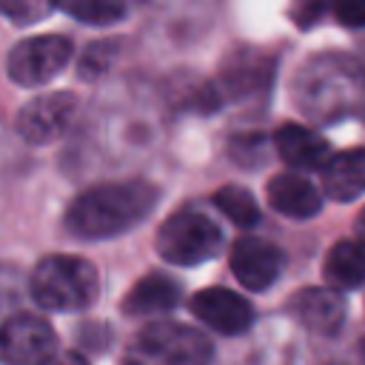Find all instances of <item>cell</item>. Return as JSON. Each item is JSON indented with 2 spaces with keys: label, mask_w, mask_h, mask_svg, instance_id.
I'll return each mask as SVG.
<instances>
[{
  "label": "cell",
  "mask_w": 365,
  "mask_h": 365,
  "mask_svg": "<svg viewBox=\"0 0 365 365\" xmlns=\"http://www.w3.org/2000/svg\"><path fill=\"white\" fill-rule=\"evenodd\" d=\"M354 231H356V240L365 242V208H359V214H356V220H354Z\"/></svg>",
  "instance_id": "obj_25"
},
{
  "label": "cell",
  "mask_w": 365,
  "mask_h": 365,
  "mask_svg": "<svg viewBox=\"0 0 365 365\" xmlns=\"http://www.w3.org/2000/svg\"><path fill=\"white\" fill-rule=\"evenodd\" d=\"M322 188L336 202H351L365 194V148L331 154L322 165Z\"/></svg>",
  "instance_id": "obj_15"
},
{
  "label": "cell",
  "mask_w": 365,
  "mask_h": 365,
  "mask_svg": "<svg viewBox=\"0 0 365 365\" xmlns=\"http://www.w3.org/2000/svg\"><path fill=\"white\" fill-rule=\"evenodd\" d=\"M37 365H88L86 356H80L77 351H54L46 359H40Z\"/></svg>",
  "instance_id": "obj_24"
},
{
  "label": "cell",
  "mask_w": 365,
  "mask_h": 365,
  "mask_svg": "<svg viewBox=\"0 0 365 365\" xmlns=\"http://www.w3.org/2000/svg\"><path fill=\"white\" fill-rule=\"evenodd\" d=\"M51 6L88 26H111L125 17V0H51Z\"/></svg>",
  "instance_id": "obj_18"
},
{
  "label": "cell",
  "mask_w": 365,
  "mask_h": 365,
  "mask_svg": "<svg viewBox=\"0 0 365 365\" xmlns=\"http://www.w3.org/2000/svg\"><path fill=\"white\" fill-rule=\"evenodd\" d=\"M331 6H334V17L342 26L351 29L365 26V0H331Z\"/></svg>",
  "instance_id": "obj_20"
},
{
  "label": "cell",
  "mask_w": 365,
  "mask_h": 365,
  "mask_svg": "<svg viewBox=\"0 0 365 365\" xmlns=\"http://www.w3.org/2000/svg\"><path fill=\"white\" fill-rule=\"evenodd\" d=\"M325 11V0H294L291 3V20L302 29L314 26Z\"/></svg>",
  "instance_id": "obj_21"
},
{
  "label": "cell",
  "mask_w": 365,
  "mask_h": 365,
  "mask_svg": "<svg viewBox=\"0 0 365 365\" xmlns=\"http://www.w3.org/2000/svg\"><path fill=\"white\" fill-rule=\"evenodd\" d=\"M154 245L171 265H200L222 251V231L208 214L180 208L157 228Z\"/></svg>",
  "instance_id": "obj_5"
},
{
  "label": "cell",
  "mask_w": 365,
  "mask_h": 365,
  "mask_svg": "<svg viewBox=\"0 0 365 365\" xmlns=\"http://www.w3.org/2000/svg\"><path fill=\"white\" fill-rule=\"evenodd\" d=\"M188 308L200 322H205L211 331L225 336L245 334L254 322V311L248 299L228 288H202L188 299Z\"/></svg>",
  "instance_id": "obj_9"
},
{
  "label": "cell",
  "mask_w": 365,
  "mask_h": 365,
  "mask_svg": "<svg viewBox=\"0 0 365 365\" xmlns=\"http://www.w3.org/2000/svg\"><path fill=\"white\" fill-rule=\"evenodd\" d=\"M77 114V97L71 91H48L29 100L17 114V134L31 145H46L63 137Z\"/></svg>",
  "instance_id": "obj_8"
},
{
  "label": "cell",
  "mask_w": 365,
  "mask_h": 365,
  "mask_svg": "<svg viewBox=\"0 0 365 365\" xmlns=\"http://www.w3.org/2000/svg\"><path fill=\"white\" fill-rule=\"evenodd\" d=\"M362 74L356 63L345 57H314L299 71L294 91H299V106L311 117H331L348 111L359 97Z\"/></svg>",
  "instance_id": "obj_3"
},
{
  "label": "cell",
  "mask_w": 365,
  "mask_h": 365,
  "mask_svg": "<svg viewBox=\"0 0 365 365\" xmlns=\"http://www.w3.org/2000/svg\"><path fill=\"white\" fill-rule=\"evenodd\" d=\"M282 251L262 237H240L231 245V271L248 291H265L282 274Z\"/></svg>",
  "instance_id": "obj_10"
},
{
  "label": "cell",
  "mask_w": 365,
  "mask_h": 365,
  "mask_svg": "<svg viewBox=\"0 0 365 365\" xmlns=\"http://www.w3.org/2000/svg\"><path fill=\"white\" fill-rule=\"evenodd\" d=\"M274 145H277V154L297 171L322 168L331 157L328 140L305 125H297V123H282L274 131Z\"/></svg>",
  "instance_id": "obj_11"
},
{
  "label": "cell",
  "mask_w": 365,
  "mask_h": 365,
  "mask_svg": "<svg viewBox=\"0 0 365 365\" xmlns=\"http://www.w3.org/2000/svg\"><path fill=\"white\" fill-rule=\"evenodd\" d=\"M211 354V342L197 328L180 322H148L131 336L123 365H208Z\"/></svg>",
  "instance_id": "obj_4"
},
{
  "label": "cell",
  "mask_w": 365,
  "mask_h": 365,
  "mask_svg": "<svg viewBox=\"0 0 365 365\" xmlns=\"http://www.w3.org/2000/svg\"><path fill=\"white\" fill-rule=\"evenodd\" d=\"M268 77H271V60H268V54H259L254 48L234 51L222 63V86L234 97L254 94L257 88H262L268 83Z\"/></svg>",
  "instance_id": "obj_16"
},
{
  "label": "cell",
  "mask_w": 365,
  "mask_h": 365,
  "mask_svg": "<svg viewBox=\"0 0 365 365\" xmlns=\"http://www.w3.org/2000/svg\"><path fill=\"white\" fill-rule=\"evenodd\" d=\"M71 51H74V46L63 34L26 37L9 51L6 71L17 86H26V88L43 86L68 66Z\"/></svg>",
  "instance_id": "obj_6"
},
{
  "label": "cell",
  "mask_w": 365,
  "mask_h": 365,
  "mask_svg": "<svg viewBox=\"0 0 365 365\" xmlns=\"http://www.w3.org/2000/svg\"><path fill=\"white\" fill-rule=\"evenodd\" d=\"M359 354H362V359H365V336H362V345H359Z\"/></svg>",
  "instance_id": "obj_26"
},
{
  "label": "cell",
  "mask_w": 365,
  "mask_h": 365,
  "mask_svg": "<svg viewBox=\"0 0 365 365\" xmlns=\"http://www.w3.org/2000/svg\"><path fill=\"white\" fill-rule=\"evenodd\" d=\"M160 200V191L151 182H100L77 194L63 217V225L77 240H111L131 231L143 222Z\"/></svg>",
  "instance_id": "obj_1"
},
{
  "label": "cell",
  "mask_w": 365,
  "mask_h": 365,
  "mask_svg": "<svg viewBox=\"0 0 365 365\" xmlns=\"http://www.w3.org/2000/svg\"><path fill=\"white\" fill-rule=\"evenodd\" d=\"M214 205L240 228H251L259 222V205L242 185H222L220 191H214Z\"/></svg>",
  "instance_id": "obj_19"
},
{
  "label": "cell",
  "mask_w": 365,
  "mask_h": 365,
  "mask_svg": "<svg viewBox=\"0 0 365 365\" xmlns=\"http://www.w3.org/2000/svg\"><path fill=\"white\" fill-rule=\"evenodd\" d=\"M182 302V288L168 274H145L123 299V314L128 317H154L174 311Z\"/></svg>",
  "instance_id": "obj_13"
},
{
  "label": "cell",
  "mask_w": 365,
  "mask_h": 365,
  "mask_svg": "<svg viewBox=\"0 0 365 365\" xmlns=\"http://www.w3.org/2000/svg\"><path fill=\"white\" fill-rule=\"evenodd\" d=\"M294 314L299 317V322L319 334V336H334L342 331L345 322V302L336 291L331 288H302L294 302H291Z\"/></svg>",
  "instance_id": "obj_12"
},
{
  "label": "cell",
  "mask_w": 365,
  "mask_h": 365,
  "mask_svg": "<svg viewBox=\"0 0 365 365\" xmlns=\"http://www.w3.org/2000/svg\"><path fill=\"white\" fill-rule=\"evenodd\" d=\"M0 14L11 17L14 23H31L34 17H40V9L29 0H0Z\"/></svg>",
  "instance_id": "obj_23"
},
{
  "label": "cell",
  "mask_w": 365,
  "mask_h": 365,
  "mask_svg": "<svg viewBox=\"0 0 365 365\" xmlns=\"http://www.w3.org/2000/svg\"><path fill=\"white\" fill-rule=\"evenodd\" d=\"M331 365H336V362H331Z\"/></svg>",
  "instance_id": "obj_27"
},
{
  "label": "cell",
  "mask_w": 365,
  "mask_h": 365,
  "mask_svg": "<svg viewBox=\"0 0 365 365\" xmlns=\"http://www.w3.org/2000/svg\"><path fill=\"white\" fill-rule=\"evenodd\" d=\"M29 288L34 302L46 311H83L100 294V274L83 257L51 254L37 262Z\"/></svg>",
  "instance_id": "obj_2"
},
{
  "label": "cell",
  "mask_w": 365,
  "mask_h": 365,
  "mask_svg": "<svg viewBox=\"0 0 365 365\" xmlns=\"http://www.w3.org/2000/svg\"><path fill=\"white\" fill-rule=\"evenodd\" d=\"M265 194H268V202L274 205V211H279L282 217H291V220H308V217L319 214V208H322L319 191L302 174L271 177Z\"/></svg>",
  "instance_id": "obj_14"
},
{
  "label": "cell",
  "mask_w": 365,
  "mask_h": 365,
  "mask_svg": "<svg viewBox=\"0 0 365 365\" xmlns=\"http://www.w3.org/2000/svg\"><path fill=\"white\" fill-rule=\"evenodd\" d=\"M108 51H111L108 43L91 46V48L86 51L83 63H80V74H83V77H97L100 71H106V66H108Z\"/></svg>",
  "instance_id": "obj_22"
},
{
  "label": "cell",
  "mask_w": 365,
  "mask_h": 365,
  "mask_svg": "<svg viewBox=\"0 0 365 365\" xmlns=\"http://www.w3.org/2000/svg\"><path fill=\"white\" fill-rule=\"evenodd\" d=\"M54 351H57V334L43 317L17 314L0 325V362L3 365H37Z\"/></svg>",
  "instance_id": "obj_7"
},
{
  "label": "cell",
  "mask_w": 365,
  "mask_h": 365,
  "mask_svg": "<svg viewBox=\"0 0 365 365\" xmlns=\"http://www.w3.org/2000/svg\"><path fill=\"white\" fill-rule=\"evenodd\" d=\"M325 279L331 288L351 291L365 285V242L362 240H342L325 257Z\"/></svg>",
  "instance_id": "obj_17"
}]
</instances>
